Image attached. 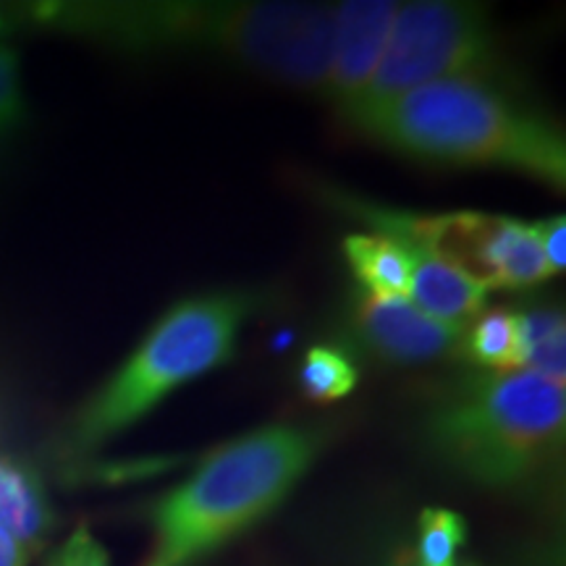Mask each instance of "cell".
<instances>
[{
  "label": "cell",
  "mask_w": 566,
  "mask_h": 566,
  "mask_svg": "<svg viewBox=\"0 0 566 566\" xmlns=\"http://www.w3.org/2000/svg\"><path fill=\"white\" fill-rule=\"evenodd\" d=\"M63 30L139 53H218L296 90L321 92L336 3L302 0H139L42 11Z\"/></svg>",
  "instance_id": "obj_1"
},
{
  "label": "cell",
  "mask_w": 566,
  "mask_h": 566,
  "mask_svg": "<svg viewBox=\"0 0 566 566\" xmlns=\"http://www.w3.org/2000/svg\"><path fill=\"white\" fill-rule=\"evenodd\" d=\"M325 449L323 428L268 424L212 449L150 509L142 566H195L273 514Z\"/></svg>",
  "instance_id": "obj_2"
},
{
  "label": "cell",
  "mask_w": 566,
  "mask_h": 566,
  "mask_svg": "<svg viewBox=\"0 0 566 566\" xmlns=\"http://www.w3.org/2000/svg\"><path fill=\"white\" fill-rule=\"evenodd\" d=\"M354 129L415 158L506 168L558 192L566 187L564 134L478 80L422 84Z\"/></svg>",
  "instance_id": "obj_3"
},
{
  "label": "cell",
  "mask_w": 566,
  "mask_h": 566,
  "mask_svg": "<svg viewBox=\"0 0 566 566\" xmlns=\"http://www.w3.org/2000/svg\"><path fill=\"white\" fill-rule=\"evenodd\" d=\"M422 436L451 472L493 491H514L562 457L564 384L533 370L475 375L430 409Z\"/></svg>",
  "instance_id": "obj_4"
},
{
  "label": "cell",
  "mask_w": 566,
  "mask_h": 566,
  "mask_svg": "<svg viewBox=\"0 0 566 566\" xmlns=\"http://www.w3.org/2000/svg\"><path fill=\"white\" fill-rule=\"evenodd\" d=\"M252 307L254 300L242 292L197 294L176 302L80 407L69 424L71 449H101L150 415L176 388L229 363Z\"/></svg>",
  "instance_id": "obj_5"
},
{
  "label": "cell",
  "mask_w": 566,
  "mask_h": 566,
  "mask_svg": "<svg viewBox=\"0 0 566 566\" xmlns=\"http://www.w3.org/2000/svg\"><path fill=\"white\" fill-rule=\"evenodd\" d=\"M499 51L491 17L478 3L415 0L399 3L384 59L346 124L384 108L422 84L443 80L483 82Z\"/></svg>",
  "instance_id": "obj_6"
},
{
  "label": "cell",
  "mask_w": 566,
  "mask_h": 566,
  "mask_svg": "<svg viewBox=\"0 0 566 566\" xmlns=\"http://www.w3.org/2000/svg\"><path fill=\"white\" fill-rule=\"evenodd\" d=\"M338 202L378 233L420 247L446 265L470 275L488 292L537 286L556 275L537 242L533 221H516V218L478 210L417 216V212L378 208L352 197L349 200L338 197Z\"/></svg>",
  "instance_id": "obj_7"
},
{
  "label": "cell",
  "mask_w": 566,
  "mask_h": 566,
  "mask_svg": "<svg viewBox=\"0 0 566 566\" xmlns=\"http://www.w3.org/2000/svg\"><path fill=\"white\" fill-rule=\"evenodd\" d=\"M399 3L394 0H344L336 3L328 71L323 95L346 118L357 108L384 59Z\"/></svg>",
  "instance_id": "obj_8"
},
{
  "label": "cell",
  "mask_w": 566,
  "mask_h": 566,
  "mask_svg": "<svg viewBox=\"0 0 566 566\" xmlns=\"http://www.w3.org/2000/svg\"><path fill=\"white\" fill-rule=\"evenodd\" d=\"M367 349L394 365H422L451 357L462 346L464 328L436 321L405 296H365L354 313Z\"/></svg>",
  "instance_id": "obj_9"
},
{
  "label": "cell",
  "mask_w": 566,
  "mask_h": 566,
  "mask_svg": "<svg viewBox=\"0 0 566 566\" xmlns=\"http://www.w3.org/2000/svg\"><path fill=\"white\" fill-rule=\"evenodd\" d=\"M396 239V237H394ZM409 292L407 300L436 321L467 328L478 315H483L488 289L472 281L457 268L446 265L420 247L409 244Z\"/></svg>",
  "instance_id": "obj_10"
},
{
  "label": "cell",
  "mask_w": 566,
  "mask_h": 566,
  "mask_svg": "<svg viewBox=\"0 0 566 566\" xmlns=\"http://www.w3.org/2000/svg\"><path fill=\"white\" fill-rule=\"evenodd\" d=\"M53 525L51 495L40 472L21 457L0 451V530L34 554L48 541Z\"/></svg>",
  "instance_id": "obj_11"
},
{
  "label": "cell",
  "mask_w": 566,
  "mask_h": 566,
  "mask_svg": "<svg viewBox=\"0 0 566 566\" xmlns=\"http://www.w3.org/2000/svg\"><path fill=\"white\" fill-rule=\"evenodd\" d=\"M344 258L367 296H405L409 292V247L388 233H349Z\"/></svg>",
  "instance_id": "obj_12"
},
{
  "label": "cell",
  "mask_w": 566,
  "mask_h": 566,
  "mask_svg": "<svg viewBox=\"0 0 566 566\" xmlns=\"http://www.w3.org/2000/svg\"><path fill=\"white\" fill-rule=\"evenodd\" d=\"M459 352L475 367H483L485 373L522 370L516 313H512V310H491V313L478 315L475 323L464 328Z\"/></svg>",
  "instance_id": "obj_13"
},
{
  "label": "cell",
  "mask_w": 566,
  "mask_h": 566,
  "mask_svg": "<svg viewBox=\"0 0 566 566\" xmlns=\"http://www.w3.org/2000/svg\"><path fill=\"white\" fill-rule=\"evenodd\" d=\"M520 321L522 370L564 384L566 375V325L562 313L548 307L516 313Z\"/></svg>",
  "instance_id": "obj_14"
},
{
  "label": "cell",
  "mask_w": 566,
  "mask_h": 566,
  "mask_svg": "<svg viewBox=\"0 0 566 566\" xmlns=\"http://www.w3.org/2000/svg\"><path fill=\"white\" fill-rule=\"evenodd\" d=\"M359 370L354 359L338 346H313L300 367L302 394L313 401L346 399L357 388Z\"/></svg>",
  "instance_id": "obj_15"
},
{
  "label": "cell",
  "mask_w": 566,
  "mask_h": 566,
  "mask_svg": "<svg viewBox=\"0 0 566 566\" xmlns=\"http://www.w3.org/2000/svg\"><path fill=\"white\" fill-rule=\"evenodd\" d=\"M470 527L454 509H422L417 520V546L412 566H457L459 551L467 543Z\"/></svg>",
  "instance_id": "obj_16"
},
{
  "label": "cell",
  "mask_w": 566,
  "mask_h": 566,
  "mask_svg": "<svg viewBox=\"0 0 566 566\" xmlns=\"http://www.w3.org/2000/svg\"><path fill=\"white\" fill-rule=\"evenodd\" d=\"M24 116V95H21L19 55L0 45V137H6Z\"/></svg>",
  "instance_id": "obj_17"
},
{
  "label": "cell",
  "mask_w": 566,
  "mask_h": 566,
  "mask_svg": "<svg viewBox=\"0 0 566 566\" xmlns=\"http://www.w3.org/2000/svg\"><path fill=\"white\" fill-rule=\"evenodd\" d=\"M51 566H111L108 551L87 527H80L63 543Z\"/></svg>",
  "instance_id": "obj_18"
},
{
  "label": "cell",
  "mask_w": 566,
  "mask_h": 566,
  "mask_svg": "<svg viewBox=\"0 0 566 566\" xmlns=\"http://www.w3.org/2000/svg\"><path fill=\"white\" fill-rule=\"evenodd\" d=\"M533 229L537 233V242L543 247L551 271L562 273L566 268V218H543V221H533Z\"/></svg>",
  "instance_id": "obj_19"
},
{
  "label": "cell",
  "mask_w": 566,
  "mask_h": 566,
  "mask_svg": "<svg viewBox=\"0 0 566 566\" xmlns=\"http://www.w3.org/2000/svg\"><path fill=\"white\" fill-rule=\"evenodd\" d=\"M32 551L21 546L17 537L0 530V566H30Z\"/></svg>",
  "instance_id": "obj_20"
},
{
  "label": "cell",
  "mask_w": 566,
  "mask_h": 566,
  "mask_svg": "<svg viewBox=\"0 0 566 566\" xmlns=\"http://www.w3.org/2000/svg\"><path fill=\"white\" fill-rule=\"evenodd\" d=\"M457 566H483V564H478V562H462V564H457Z\"/></svg>",
  "instance_id": "obj_21"
}]
</instances>
